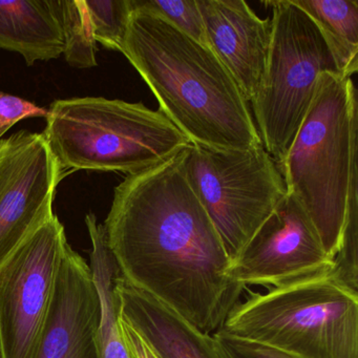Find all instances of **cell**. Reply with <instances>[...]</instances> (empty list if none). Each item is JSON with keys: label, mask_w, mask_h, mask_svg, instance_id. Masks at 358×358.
Returning a JSON list of instances; mask_svg holds the SVG:
<instances>
[{"label": "cell", "mask_w": 358, "mask_h": 358, "mask_svg": "<svg viewBox=\"0 0 358 358\" xmlns=\"http://www.w3.org/2000/svg\"><path fill=\"white\" fill-rule=\"evenodd\" d=\"M120 275L213 335L241 301L230 259L190 186L182 152L127 176L103 224Z\"/></svg>", "instance_id": "6da1fadb"}, {"label": "cell", "mask_w": 358, "mask_h": 358, "mask_svg": "<svg viewBox=\"0 0 358 358\" xmlns=\"http://www.w3.org/2000/svg\"><path fill=\"white\" fill-rule=\"evenodd\" d=\"M121 53L190 143L220 150L264 146L248 102L210 48L158 15L131 9Z\"/></svg>", "instance_id": "7a4b0ae2"}, {"label": "cell", "mask_w": 358, "mask_h": 358, "mask_svg": "<svg viewBox=\"0 0 358 358\" xmlns=\"http://www.w3.org/2000/svg\"><path fill=\"white\" fill-rule=\"evenodd\" d=\"M357 114L352 78L322 73L309 110L278 165L287 194L301 205L332 259L357 182Z\"/></svg>", "instance_id": "3957f363"}, {"label": "cell", "mask_w": 358, "mask_h": 358, "mask_svg": "<svg viewBox=\"0 0 358 358\" xmlns=\"http://www.w3.org/2000/svg\"><path fill=\"white\" fill-rule=\"evenodd\" d=\"M43 135L68 171L135 175L179 155L188 138L163 114L141 102L102 97L56 100Z\"/></svg>", "instance_id": "277c9868"}, {"label": "cell", "mask_w": 358, "mask_h": 358, "mask_svg": "<svg viewBox=\"0 0 358 358\" xmlns=\"http://www.w3.org/2000/svg\"><path fill=\"white\" fill-rule=\"evenodd\" d=\"M220 330L297 358H358V292L330 270L251 293Z\"/></svg>", "instance_id": "5b68a950"}, {"label": "cell", "mask_w": 358, "mask_h": 358, "mask_svg": "<svg viewBox=\"0 0 358 358\" xmlns=\"http://www.w3.org/2000/svg\"><path fill=\"white\" fill-rule=\"evenodd\" d=\"M266 5L272 10L271 41L251 106L264 148L278 165L309 110L318 77L345 75L322 31L293 0Z\"/></svg>", "instance_id": "8992f818"}, {"label": "cell", "mask_w": 358, "mask_h": 358, "mask_svg": "<svg viewBox=\"0 0 358 358\" xmlns=\"http://www.w3.org/2000/svg\"><path fill=\"white\" fill-rule=\"evenodd\" d=\"M182 163L231 262L287 196L278 164L264 146L220 150L196 144L182 152Z\"/></svg>", "instance_id": "52a82bcc"}, {"label": "cell", "mask_w": 358, "mask_h": 358, "mask_svg": "<svg viewBox=\"0 0 358 358\" xmlns=\"http://www.w3.org/2000/svg\"><path fill=\"white\" fill-rule=\"evenodd\" d=\"M69 242L57 217L37 230L0 269L3 358H35Z\"/></svg>", "instance_id": "ba28073f"}, {"label": "cell", "mask_w": 358, "mask_h": 358, "mask_svg": "<svg viewBox=\"0 0 358 358\" xmlns=\"http://www.w3.org/2000/svg\"><path fill=\"white\" fill-rule=\"evenodd\" d=\"M62 171L43 133L22 131L0 140V269L55 217Z\"/></svg>", "instance_id": "9c48e42d"}, {"label": "cell", "mask_w": 358, "mask_h": 358, "mask_svg": "<svg viewBox=\"0 0 358 358\" xmlns=\"http://www.w3.org/2000/svg\"><path fill=\"white\" fill-rule=\"evenodd\" d=\"M333 269L312 222L287 194L248 244L230 262V278L241 286H284Z\"/></svg>", "instance_id": "30bf717a"}, {"label": "cell", "mask_w": 358, "mask_h": 358, "mask_svg": "<svg viewBox=\"0 0 358 358\" xmlns=\"http://www.w3.org/2000/svg\"><path fill=\"white\" fill-rule=\"evenodd\" d=\"M100 303L91 268L68 244L35 358H101Z\"/></svg>", "instance_id": "8fae6325"}, {"label": "cell", "mask_w": 358, "mask_h": 358, "mask_svg": "<svg viewBox=\"0 0 358 358\" xmlns=\"http://www.w3.org/2000/svg\"><path fill=\"white\" fill-rule=\"evenodd\" d=\"M207 43L251 102L263 80L271 20H261L244 0H196Z\"/></svg>", "instance_id": "7c38bea8"}, {"label": "cell", "mask_w": 358, "mask_h": 358, "mask_svg": "<svg viewBox=\"0 0 358 358\" xmlns=\"http://www.w3.org/2000/svg\"><path fill=\"white\" fill-rule=\"evenodd\" d=\"M119 317L131 327L158 358H222L213 335L201 332L171 308L117 278Z\"/></svg>", "instance_id": "4fadbf2b"}, {"label": "cell", "mask_w": 358, "mask_h": 358, "mask_svg": "<svg viewBox=\"0 0 358 358\" xmlns=\"http://www.w3.org/2000/svg\"><path fill=\"white\" fill-rule=\"evenodd\" d=\"M0 49L20 54L29 66L59 58L64 38L56 0L0 1Z\"/></svg>", "instance_id": "5bb4252c"}, {"label": "cell", "mask_w": 358, "mask_h": 358, "mask_svg": "<svg viewBox=\"0 0 358 358\" xmlns=\"http://www.w3.org/2000/svg\"><path fill=\"white\" fill-rule=\"evenodd\" d=\"M85 224L92 243L89 265L99 297L98 341L101 358H131L121 333L115 295V285L120 272L108 247L103 224L98 223L92 213L85 217Z\"/></svg>", "instance_id": "9a60e30c"}, {"label": "cell", "mask_w": 358, "mask_h": 358, "mask_svg": "<svg viewBox=\"0 0 358 358\" xmlns=\"http://www.w3.org/2000/svg\"><path fill=\"white\" fill-rule=\"evenodd\" d=\"M312 18L336 56L343 74L358 69L357 0H293Z\"/></svg>", "instance_id": "2e32d148"}, {"label": "cell", "mask_w": 358, "mask_h": 358, "mask_svg": "<svg viewBox=\"0 0 358 358\" xmlns=\"http://www.w3.org/2000/svg\"><path fill=\"white\" fill-rule=\"evenodd\" d=\"M64 38V55L77 69L97 66V43L85 0H56Z\"/></svg>", "instance_id": "e0dca14e"}, {"label": "cell", "mask_w": 358, "mask_h": 358, "mask_svg": "<svg viewBox=\"0 0 358 358\" xmlns=\"http://www.w3.org/2000/svg\"><path fill=\"white\" fill-rule=\"evenodd\" d=\"M96 43L121 52L131 20L129 0H85Z\"/></svg>", "instance_id": "ac0fdd59"}, {"label": "cell", "mask_w": 358, "mask_h": 358, "mask_svg": "<svg viewBox=\"0 0 358 358\" xmlns=\"http://www.w3.org/2000/svg\"><path fill=\"white\" fill-rule=\"evenodd\" d=\"M131 9L158 15L178 30L207 45L206 33L196 0H129Z\"/></svg>", "instance_id": "d6986e66"}, {"label": "cell", "mask_w": 358, "mask_h": 358, "mask_svg": "<svg viewBox=\"0 0 358 358\" xmlns=\"http://www.w3.org/2000/svg\"><path fill=\"white\" fill-rule=\"evenodd\" d=\"M357 182L350 194L347 219L338 250L333 259L332 272L337 280L358 292Z\"/></svg>", "instance_id": "ffe728a7"}, {"label": "cell", "mask_w": 358, "mask_h": 358, "mask_svg": "<svg viewBox=\"0 0 358 358\" xmlns=\"http://www.w3.org/2000/svg\"><path fill=\"white\" fill-rule=\"evenodd\" d=\"M213 336L222 358H297L274 348L238 338L222 330Z\"/></svg>", "instance_id": "44dd1931"}, {"label": "cell", "mask_w": 358, "mask_h": 358, "mask_svg": "<svg viewBox=\"0 0 358 358\" xmlns=\"http://www.w3.org/2000/svg\"><path fill=\"white\" fill-rule=\"evenodd\" d=\"M47 108L0 91V140L16 123L24 119L47 118Z\"/></svg>", "instance_id": "7402d4cb"}, {"label": "cell", "mask_w": 358, "mask_h": 358, "mask_svg": "<svg viewBox=\"0 0 358 358\" xmlns=\"http://www.w3.org/2000/svg\"><path fill=\"white\" fill-rule=\"evenodd\" d=\"M119 322H120L121 333L131 358H158L146 345L145 341L129 324L123 322L120 317H119Z\"/></svg>", "instance_id": "603a6c76"}, {"label": "cell", "mask_w": 358, "mask_h": 358, "mask_svg": "<svg viewBox=\"0 0 358 358\" xmlns=\"http://www.w3.org/2000/svg\"><path fill=\"white\" fill-rule=\"evenodd\" d=\"M0 358H3V350H1V345H0Z\"/></svg>", "instance_id": "cb8c5ba5"}]
</instances>
